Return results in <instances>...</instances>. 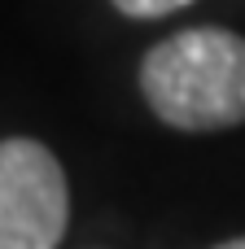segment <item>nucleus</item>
<instances>
[{"label":"nucleus","mask_w":245,"mask_h":249,"mask_svg":"<svg viewBox=\"0 0 245 249\" xmlns=\"http://www.w3.org/2000/svg\"><path fill=\"white\" fill-rule=\"evenodd\" d=\"M149 109L175 131H228L245 123V39L193 26L153 44L140 61Z\"/></svg>","instance_id":"obj_1"},{"label":"nucleus","mask_w":245,"mask_h":249,"mask_svg":"<svg viewBox=\"0 0 245 249\" xmlns=\"http://www.w3.org/2000/svg\"><path fill=\"white\" fill-rule=\"evenodd\" d=\"M70 223L66 171L39 140H0V249H57Z\"/></svg>","instance_id":"obj_2"},{"label":"nucleus","mask_w":245,"mask_h":249,"mask_svg":"<svg viewBox=\"0 0 245 249\" xmlns=\"http://www.w3.org/2000/svg\"><path fill=\"white\" fill-rule=\"evenodd\" d=\"M118 13H127V18H167V13H175V9H184V4H193V0H110Z\"/></svg>","instance_id":"obj_3"},{"label":"nucleus","mask_w":245,"mask_h":249,"mask_svg":"<svg viewBox=\"0 0 245 249\" xmlns=\"http://www.w3.org/2000/svg\"><path fill=\"white\" fill-rule=\"evenodd\" d=\"M215 249H245V236H237V241H228V245H215Z\"/></svg>","instance_id":"obj_4"}]
</instances>
